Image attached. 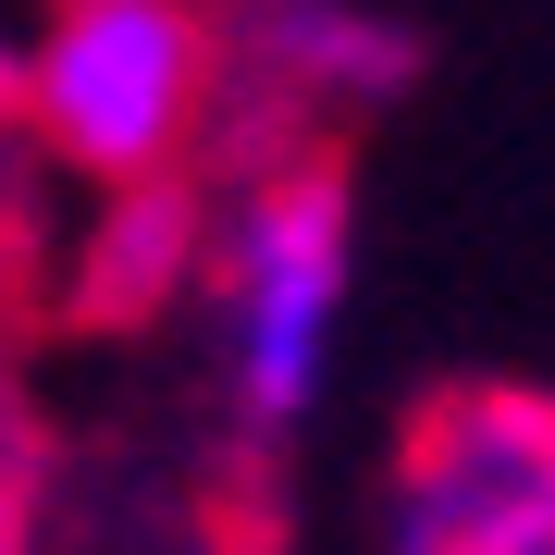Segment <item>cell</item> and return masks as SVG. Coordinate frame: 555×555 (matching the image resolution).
<instances>
[{
	"mask_svg": "<svg viewBox=\"0 0 555 555\" xmlns=\"http://www.w3.org/2000/svg\"><path fill=\"white\" fill-rule=\"evenodd\" d=\"M235 149H334L420 75V38L383 0H222Z\"/></svg>",
	"mask_w": 555,
	"mask_h": 555,
	"instance_id": "277c9868",
	"label": "cell"
},
{
	"mask_svg": "<svg viewBox=\"0 0 555 555\" xmlns=\"http://www.w3.org/2000/svg\"><path fill=\"white\" fill-rule=\"evenodd\" d=\"M518 555H555V531H543V543H518Z\"/></svg>",
	"mask_w": 555,
	"mask_h": 555,
	"instance_id": "ba28073f",
	"label": "cell"
},
{
	"mask_svg": "<svg viewBox=\"0 0 555 555\" xmlns=\"http://www.w3.org/2000/svg\"><path fill=\"white\" fill-rule=\"evenodd\" d=\"M555 531V383H433L371 469L358 555H518Z\"/></svg>",
	"mask_w": 555,
	"mask_h": 555,
	"instance_id": "3957f363",
	"label": "cell"
},
{
	"mask_svg": "<svg viewBox=\"0 0 555 555\" xmlns=\"http://www.w3.org/2000/svg\"><path fill=\"white\" fill-rule=\"evenodd\" d=\"M25 543H38V433L0 383V555H25Z\"/></svg>",
	"mask_w": 555,
	"mask_h": 555,
	"instance_id": "8992f818",
	"label": "cell"
},
{
	"mask_svg": "<svg viewBox=\"0 0 555 555\" xmlns=\"http://www.w3.org/2000/svg\"><path fill=\"white\" fill-rule=\"evenodd\" d=\"M198 371L235 456H297L334 420L358 334V185L334 149H235L198 222Z\"/></svg>",
	"mask_w": 555,
	"mask_h": 555,
	"instance_id": "6da1fadb",
	"label": "cell"
},
{
	"mask_svg": "<svg viewBox=\"0 0 555 555\" xmlns=\"http://www.w3.org/2000/svg\"><path fill=\"white\" fill-rule=\"evenodd\" d=\"M198 222H210V185H137V198H100L87 222V309L112 321H149L198 284Z\"/></svg>",
	"mask_w": 555,
	"mask_h": 555,
	"instance_id": "5b68a950",
	"label": "cell"
},
{
	"mask_svg": "<svg viewBox=\"0 0 555 555\" xmlns=\"http://www.w3.org/2000/svg\"><path fill=\"white\" fill-rule=\"evenodd\" d=\"M13 75H25V25H0V124H13Z\"/></svg>",
	"mask_w": 555,
	"mask_h": 555,
	"instance_id": "52a82bcc",
	"label": "cell"
},
{
	"mask_svg": "<svg viewBox=\"0 0 555 555\" xmlns=\"http://www.w3.org/2000/svg\"><path fill=\"white\" fill-rule=\"evenodd\" d=\"M13 137L87 198L210 185V149H235L222 0H38Z\"/></svg>",
	"mask_w": 555,
	"mask_h": 555,
	"instance_id": "7a4b0ae2",
	"label": "cell"
}]
</instances>
